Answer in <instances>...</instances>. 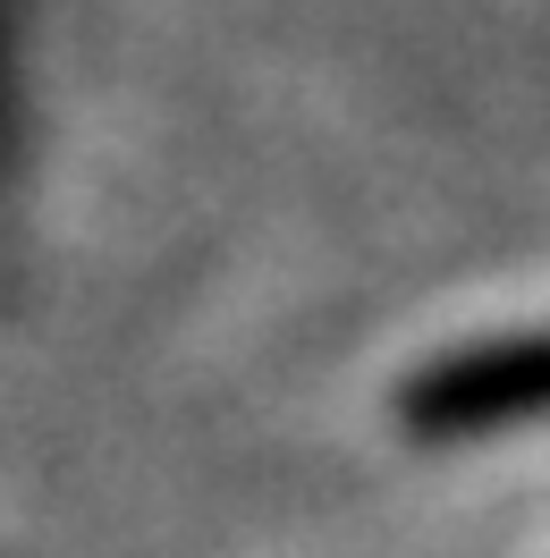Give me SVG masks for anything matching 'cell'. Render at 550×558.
<instances>
[{
    "mask_svg": "<svg viewBox=\"0 0 550 558\" xmlns=\"http://www.w3.org/2000/svg\"><path fill=\"white\" fill-rule=\"evenodd\" d=\"M390 415L407 440L449 449V440H500L542 415V339L534 330H491V339H457L449 355L415 364Z\"/></svg>",
    "mask_w": 550,
    "mask_h": 558,
    "instance_id": "cell-1",
    "label": "cell"
}]
</instances>
